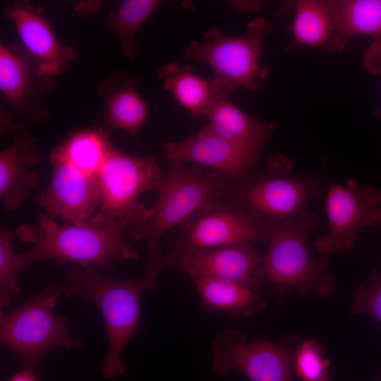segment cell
<instances>
[{
    "mask_svg": "<svg viewBox=\"0 0 381 381\" xmlns=\"http://www.w3.org/2000/svg\"><path fill=\"white\" fill-rule=\"evenodd\" d=\"M272 30V24L262 17L250 20L246 32L239 36L228 35L210 26L202 40L190 41L185 57L209 64L214 71L212 80L222 95L229 96L237 87L260 89L270 72L269 66L260 61L262 42Z\"/></svg>",
    "mask_w": 381,
    "mask_h": 381,
    "instance_id": "obj_5",
    "label": "cell"
},
{
    "mask_svg": "<svg viewBox=\"0 0 381 381\" xmlns=\"http://www.w3.org/2000/svg\"><path fill=\"white\" fill-rule=\"evenodd\" d=\"M169 265L194 278L236 282L254 289L255 277L262 256L253 243L213 248L172 250L165 255Z\"/></svg>",
    "mask_w": 381,
    "mask_h": 381,
    "instance_id": "obj_13",
    "label": "cell"
},
{
    "mask_svg": "<svg viewBox=\"0 0 381 381\" xmlns=\"http://www.w3.org/2000/svg\"><path fill=\"white\" fill-rule=\"evenodd\" d=\"M114 148L105 131L84 129L71 135L51 154L87 174L97 175Z\"/></svg>",
    "mask_w": 381,
    "mask_h": 381,
    "instance_id": "obj_23",
    "label": "cell"
},
{
    "mask_svg": "<svg viewBox=\"0 0 381 381\" xmlns=\"http://www.w3.org/2000/svg\"><path fill=\"white\" fill-rule=\"evenodd\" d=\"M326 212L328 231L315 240V248L324 255L351 250L361 229L381 225V190L352 179L345 185L329 181Z\"/></svg>",
    "mask_w": 381,
    "mask_h": 381,
    "instance_id": "obj_9",
    "label": "cell"
},
{
    "mask_svg": "<svg viewBox=\"0 0 381 381\" xmlns=\"http://www.w3.org/2000/svg\"><path fill=\"white\" fill-rule=\"evenodd\" d=\"M231 5L236 9L250 11L258 10L260 8V3L258 1H234Z\"/></svg>",
    "mask_w": 381,
    "mask_h": 381,
    "instance_id": "obj_31",
    "label": "cell"
},
{
    "mask_svg": "<svg viewBox=\"0 0 381 381\" xmlns=\"http://www.w3.org/2000/svg\"><path fill=\"white\" fill-rule=\"evenodd\" d=\"M321 351L315 341L309 340L296 352L295 371L303 381H330L329 361L323 358Z\"/></svg>",
    "mask_w": 381,
    "mask_h": 381,
    "instance_id": "obj_27",
    "label": "cell"
},
{
    "mask_svg": "<svg viewBox=\"0 0 381 381\" xmlns=\"http://www.w3.org/2000/svg\"><path fill=\"white\" fill-rule=\"evenodd\" d=\"M14 234L20 241L32 243L28 250L19 254L23 270L49 260L102 270L138 258L137 252L124 241L125 227L115 221L93 219L91 224L60 225L42 214L37 224H22Z\"/></svg>",
    "mask_w": 381,
    "mask_h": 381,
    "instance_id": "obj_2",
    "label": "cell"
},
{
    "mask_svg": "<svg viewBox=\"0 0 381 381\" xmlns=\"http://www.w3.org/2000/svg\"><path fill=\"white\" fill-rule=\"evenodd\" d=\"M352 310L365 313L381 323V274L376 270L372 273L370 284L357 290Z\"/></svg>",
    "mask_w": 381,
    "mask_h": 381,
    "instance_id": "obj_28",
    "label": "cell"
},
{
    "mask_svg": "<svg viewBox=\"0 0 381 381\" xmlns=\"http://www.w3.org/2000/svg\"><path fill=\"white\" fill-rule=\"evenodd\" d=\"M167 266L164 256L160 265L145 269L140 277L133 279L109 278L90 265L65 267V296L95 303L102 315L109 341L102 365L104 378L125 373L121 355L141 322V296L159 287V275Z\"/></svg>",
    "mask_w": 381,
    "mask_h": 381,
    "instance_id": "obj_1",
    "label": "cell"
},
{
    "mask_svg": "<svg viewBox=\"0 0 381 381\" xmlns=\"http://www.w3.org/2000/svg\"><path fill=\"white\" fill-rule=\"evenodd\" d=\"M163 175L155 156H132L114 147L97 174L101 202L93 219L118 222L128 236L140 241L152 213L140 198L159 191Z\"/></svg>",
    "mask_w": 381,
    "mask_h": 381,
    "instance_id": "obj_6",
    "label": "cell"
},
{
    "mask_svg": "<svg viewBox=\"0 0 381 381\" xmlns=\"http://www.w3.org/2000/svg\"><path fill=\"white\" fill-rule=\"evenodd\" d=\"M212 366L220 376L231 370L250 381H292V363L282 346L265 341L247 343L233 329L222 330L212 343Z\"/></svg>",
    "mask_w": 381,
    "mask_h": 381,
    "instance_id": "obj_11",
    "label": "cell"
},
{
    "mask_svg": "<svg viewBox=\"0 0 381 381\" xmlns=\"http://www.w3.org/2000/svg\"><path fill=\"white\" fill-rule=\"evenodd\" d=\"M138 78L116 71L98 87L105 101V118L110 128L136 135L147 116V105L136 88Z\"/></svg>",
    "mask_w": 381,
    "mask_h": 381,
    "instance_id": "obj_19",
    "label": "cell"
},
{
    "mask_svg": "<svg viewBox=\"0 0 381 381\" xmlns=\"http://www.w3.org/2000/svg\"><path fill=\"white\" fill-rule=\"evenodd\" d=\"M157 73L164 88L171 91L178 103L195 117L205 116L215 100L224 95L217 90L211 77L202 78L189 65L172 61L159 68Z\"/></svg>",
    "mask_w": 381,
    "mask_h": 381,
    "instance_id": "obj_21",
    "label": "cell"
},
{
    "mask_svg": "<svg viewBox=\"0 0 381 381\" xmlns=\"http://www.w3.org/2000/svg\"><path fill=\"white\" fill-rule=\"evenodd\" d=\"M318 226L316 214L308 210L277 224L257 270L255 288L268 284L307 291L327 279L324 271L327 262L313 258L307 245L308 234Z\"/></svg>",
    "mask_w": 381,
    "mask_h": 381,
    "instance_id": "obj_8",
    "label": "cell"
},
{
    "mask_svg": "<svg viewBox=\"0 0 381 381\" xmlns=\"http://www.w3.org/2000/svg\"><path fill=\"white\" fill-rule=\"evenodd\" d=\"M167 161L207 167L234 181L260 165L261 153L249 150L212 133L206 125L198 133L162 145Z\"/></svg>",
    "mask_w": 381,
    "mask_h": 381,
    "instance_id": "obj_14",
    "label": "cell"
},
{
    "mask_svg": "<svg viewBox=\"0 0 381 381\" xmlns=\"http://www.w3.org/2000/svg\"><path fill=\"white\" fill-rule=\"evenodd\" d=\"M5 15L42 75L56 76L76 59L74 49L61 45L48 21L30 6H13L6 9Z\"/></svg>",
    "mask_w": 381,
    "mask_h": 381,
    "instance_id": "obj_16",
    "label": "cell"
},
{
    "mask_svg": "<svg viewBox=\"0 0 381 381\" xmlns=\"http://www.w3.org/2000/svg\"><path fill=\"white\" fill-rule=\"evenodd\" d=\"M294 4L295 17L289 27L294 40L287 49L301 44L330 52L344 49L337 35L334 0H298Z\"/></svg>",
    "mask_w": 381,
    "mask_h": 381,
    "instance_id": "obj_20",
    "label": "cell"
},
{
    "mask_svg": "<svg viewBox=\"0 0 381 381\" xmlns=\"http://www.w3.org/2000/svg\"><path fill=\"white\" fill-rule=\"evenodd\" d=\"M32 369L25 366L23 369L15 373L8 381H38Z\"/></svg>",
    "mask_w": 381,
    "mask_h": 381,
    "instance_id": "obj_30",
    "label": "cell"
},
{
    "mask_svg": "<svg viewBox=\"0 0 381 381\" xmlns=\"http://www.w3.org/2000/svg\"><path fill=\"white\" fill-rule=\"evenodd\" d=\"M26 54V53H25ZM19 49L0 45V89L16 111L29 120L42 121V94L49 90L51 77L42 75L33 59Z\"/></svg>",
    "mask_w": 381,
    "mask_h": 381,
    "instance_id": "obj_15",
    "label": "cell"
},
{
    "mask_svg": "<svg viewBox=\"0 0 381 381\" xmlns=\"http://www.w3.org/2000/svg\"><path fill=\"white\" fill-rule=\"evenodd\" d=\"M293 165L291 157L276 154L262 170L229 181L222 200L263 221L279 224L296 218L320 196L323 181L314 175L294 174Z\"/></svg>",
    "mask_w": 381,
    "mask_h": 381,
    "instance_id": "obj_4",
    "label": "cell"
},
{
    "mask_svg": "<svg viewBox=\"0 0 381 381\" xmlns=\"http://www.w3.org/2000/svg\"><path fill=\"white\" fill-rule=\"evenodd\" d=\"M363 64L370 73L381 75V42H375L368 47L363 58ZM375 115L381 118V107L375 111Z\"/></svg>",
    "mask_w": 381,
    "mask_h": 381,
    "instance_id": "obj_29",
    "label": "cell"
},
{
    "mask_svg": "<svg viewBox=\"0 0 381 381\" xmlns=\"http://www.w3.org/2000/svg\"><path fill=\"white\" fill-rule=\"evenodd\" d=\"M50 162L49 183L36 198L43 214L53 219L60 217L74 224H91L101 202L97 175L87 174L52 154Z\"/></svg>",
    "mask_w": 381,
    "mask_h": 381,
    "instance_id": "obj_12",
    "label": "cell"
},
{
    "mask_svg": "<svg viewBox=\"0 0 381 381\" xmlns=\"http://www.w3.org/2000/svg\"><path fill=\"white\" fill-rule=\"evenodd\" d=\"M193 280L201 297L200 306L205 311L224 312L238 318L259 312L265 307V301L248 286L210 278Z\"/></svg>",
    "mask_w": 381,
    "mask_h": 381,
    "instance_id": "obj_22",
    "label": "cell"
},
{
    "mask_svg": "<svg viewBox=\"0 0 381 381\" xmlns=\"http://www.w3.org/2000/svg\"><path fill=\"white\" fill-rule=\"evenodd\" d=\"M206 126L215 135L240 147L261 153L277 126L254 119L221 95L205 115Z\"/></svg>",
    "mask_w": 381,
    "mask_h": 381,
    "instance_id": "obj_18",
    "label": "cell"
},
{
    "mask_svg": "<svg viewBox=\"0 0 381 381\" xmlns=\"http://www.w3.org/2000/svg\"><path fill=\"white\" fill-rule=\"evenodd\" d=\"M160 3L157 0H126L111 15V26L119 38L123 54L128 59L137 56L135 35Z\"/></svg>",
    "mask_w": 381,
    "mask_h": 381,
    "instance_id": "obj_25",
    "label": "cell"
},
{
    "mask_svg": "<svg viewBox=\"0 0 381 381\" xmlns=\"http://www.w3.org/2000/svg\"><path fill=\"white\" fill-rule=\"evenodd\" d=\"M278 224L261 220L223 200L197 214L171 239L172 250L213 248L268 241Z\"/></svg>",
    "mask_w": 381,
    "mask_h": 381,
    "instance_id": "obj_10",
    "label": "cell"
},
{
    "mask_svg": "<svg viewBox=\"0 0 381 381\" xmlns=\"http://www.w3.org/2000/svg\"><path fill=\"white\" fill-rule=\"evenodd\" d=\"M334 5L337 35L344 47L354 35L381 42V0H334Z\"/></svg>",
    "mask_w": 381,
    "mask_h": 381,
    "instance_id": "obj_24",
    "label": "cell"
},
{
    "mask_svg": "<svg viewBox=\"0 0 381 381\" xmlns=\"http://www.w3.org/2000/svg\"><path fill=\"white\" fill-rule=\"evenodd\" d=\"M35 143V138L29 133L20 131L0 153V199L5 210L21 207L39 184L35 168L40 157Z\"/></svg>",
    "mask_w": 381,
    "mask_h": 381,
    "instance_id": "obj_17",
    "label": "cell"
},
{
    "mask_svg": "<svg viewBox=\"0 0 381 381\" xmlns=\"http://www.w3.org/2000/svg\"><path fill=\"white\" fill-rule=\"evenodd\" d=\"M229 183L224 174L206 171L201 165L187 167L182 162H169L158 198L152 207V215L140 235L147 248L145 269L162 263V236L173 228L181 227L209 205L222 200Z\"/></svg>",
    "mask_w": 381,
    "mask_h": 381,
    "instance_id": "obj_3",
    "label": "cell"
},
{
    "mask_svg": "<svg viewBox=\"0 0 381 381\" xmlns=\"http://www.w3.org/2000/svg\"><path fill=\"white\" fill-rule=\"evenodd\" d=\"M15 234L3 228L0 231V308L10 304L20 293L18 275L23 270L20 255L13 247Z\"/></svg>",
    "mask_w": 381,
    "mask_h": 381,
    "instance_id": "obj_26",
    "label": "cell"
},
{
    "mask_svg": "<svg viewBox=\"0 0 381 381\" xmlns=\"http://www.w3.org/2000/svg\"><path fill=\"white\" fill-rule=\"evenodd\" d=\"M65 295V285L49 284L8 314L1 311L0 340L25 367L33 368L51 349L63 346L78 349L83 340L68 327L66 317L54 307Z\"/></svg>",
    "mask_w": 381,
    "mask_h": 381,
    "instance_id": "obj_7",
    "label": "cell"
}]
</instances>
